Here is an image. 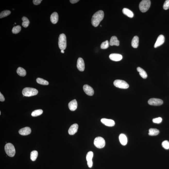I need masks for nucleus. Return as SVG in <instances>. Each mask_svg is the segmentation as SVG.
<instances>
[{"label": "nucleus", "mask_w": 169, "mask_h": 169, "mask_svg": "<svg viewBox=\"0 0 169 169\" xmlns=\"http://www.w3.org/2000/svg\"><path fill=\"white\" fill-rule=\"evenodd\" d=\"M101 122L103 124L108 126H113L115 125V122L112 119H101Z\"/></svg>", "instance_id": "nucleus-12"}, {"label": "nucleus", "mask_w": 169, "mask_h": 169, "mask_svg": "<svg viewBox=\"0 0 169 169\" xmlns=\"http://www.w3.org/2000/svg\"><path fill=\"white\" fill-rule=\"evenodd\" d=\"M58 45L61 50H64L66 49L67 46L66 38L64 33L61 34L59 36Z\"/></svg>", "instance_id": "nucleus-3"}, {"label": "nucleus", "mask_w": 169, "mask_h": 169, "mask_svg": "<svg viewBox=\"0 0 169 169\" xmlns=\"http://www.w3.org/2000/svg\"><path fill=\"white\" fill-rule=\"evenodd\" d=\"M110 46H119V41L118 40L117 37L116 36H112L109 43Z\"/></svg>", "instance_id": "nucleus-17"}, {"label": "nucleus", "mask_w": 169, "mask_h": 169, "mask_svg": "<svg viewBox=\"0 0 169 169\" xmlns=\"http://www.w3.org/2000/svg\"><path fill=\"white\" fill-rule=\"evenodd\" d=\"M93 156H94V153L92 151H90L87 153L86 156V159L87 162L92 160Z\"/></svg>", "instance_id": "nucleus-31"}, {"label": "nucleus", "mask_w": 169, "mask_h": 169, "mask_svg": "<svg viewBox=\"0 0 169 169\" xmlns=\"http://www.w3.org/2000/svg\"><path fill=\"white\" fill-rule=\"evenodd\" d=\"M162 147L164 149H169V142L168 141L165 140L163 142L162 144Z\"/></svg>", "instance_id": "nucleus-33"}, {"label": "nucleus", "mask_w": 169, "mask_h": 169, "mask_svg": "<svg viewBox=\"0 0 169 169\" xmlns=\"http://www.w3.org/2000/svg\"><path fill=\"white\" fill-rule=\"evenodd\" d=\"M11 13V11L9 10H5L3 11L0 14V18L1 19L6 17L10 15Z\"/></svg>", "instance_id": "nucleus-29"}, {"label": "nucleus", "mask_w": 169, "mask_h": 169, "mask_svg": "<svg viewBox=\"0 0 169 169\" xmlns=\"http://www.w3.org/2000/svg\"><path fill=\"white\" fill-rule=\"evenodd\" d=\"M61 52L62 53H64L65 52H64V50H61Z\"/></svg>", "instance_id": "nucleus-40"}, {"label": "nucleus", "mask_w": 169, "mask_h": 169, "mask_svg": "<svg viewBox=\"0 0 169 169\" xmlns=\"http://www.w3.org/2000/svg\"><path fill=\"white\" fill-rule=\"evenodd\" d=\"M42 1V0H33V3L35 5H40Z\"/></svg>", "instance_id": "nucleus-36"}, {"label": "nucleus", "mask_w": 169, "mask_h": 169, "mask_svg": "<svg viewBox=\"0 0 169 169\" xmlns=\"http://www.w3.org/2000/svg\"><path fill=\"white\" fill-rule=\"evenodd\" d=\"M22 20L23 21L22 24L23 27L24 28H27L28 27L30 23L27 17L24 16L22 17Z\"/></svg>", "instance_id": "nucleus-25"}, {"label": "nucleus", "mask_w": 169, "mask_h": 169, "mask_svg": "<svg viewBox=\"0 0 169 169\" xmlns=\"http://www.w3.org/2000/svg\"><path fill=\"white\" fill-rule=\"evenodd\" d=\"M58 18L59 16L57 13L56 12H54L50 16L51 21L53 24H56L58 22Z\"/></svg>", "instance_id": "nucleus-18"}, {"label": "nucleus", "mask_w": 169, "mask_h": 169, "mask_svg": "<svg viewBox=\"0 0 169 169\" xmlns=\"http://www.w3.org/2000/svg\"><path fill=\"white\" fill-rule=\"evenodd\" d=\"M137 70L139 72L140 75L143 79H146L148 77L147 73L144 70L140 67L137 68Z\"/></svg>", "instance_id": "nucleus-22"}, {"label": "nucleus", "mask_w": 169, "mask_h": 169, "mask_svg": "<svg viewBox=\"0 0 169 169\" xmlns=\"http://www.w3.org/2000/svg\"><path fill=\"white\" fill-rule=\"evenodd\" d=\"M104 13L102 11H97L94 14L91 19V23L94 27H97L103 19Z\"/></svg>", "instance_id": "nucleus-1"}, {"label": "nucleus", "mask_w": 169, "mask_h": 169, "mask_svg": "<svg viewBox=\"0 0 169 169\" xmlns=\"http://www.w3.org/2000/svg\"><path fill=\"white\" fill-rule=\"evenodd\" d=\"M119 141L122 145H126L128 142V139L126 136L124 134H121L119 136Z\"/></svg>", "instance_id": "nucleus-19"}, {"label": "nucleus", "mask_w": 169, "mask_h": 169, "mask_svg": "<svg viewBox=\"0 0 169 169\" xmlns=\"http://www.w3.org/2000/svg\"><path fill=\"white\" fill-rule=\"evenodd\" d=\"M38 90L36 89L30 87H26L23 89L22 93L24 96L30 97L37 95L38 94Z\"/></svg>", "instance_id": "nucleus-2"}, {"label": "nucleus", "mask_w": 169, "mask_h": 169, "mask_svg": "<svg viewBox=\"0 0 169 169\" xmlns=\"http://www.w3.org/2000/svg\"><path fill=\"white\" fill-rule=\"evenodd\" d=\"M94 143L97 148H104L105 145V141L102 137H98L95 139Z\"/></svg>", "instance_id": "nucleus-6"}, {"label": "nucleus", "mask_w": 169, "mask_h": 169, "mask_svg": "<svg viewBox=\"0 0 169 169\" xmlns=\"http://www.w3.org/2000/svg\"><path fill=\"white\" fill-rule=\"evenodd\" d=\"M17 72L19 75L21 77H24L27 74L26 70L21 67H19L18 68L17 70Z\"/></svg>", "instance_id": "nucleus-23"}, {"label": "nucleus", "mask_w": 169, "mask_h": 169, "mask_svg": "<svg viewBox=\"0 0 169 169\" xmlns=\"http://www.w3.org/2000/svg\"><path fill=\"white\" fill-rule=\"evenodd\" d=\"M5 150L7 155L10 157H13L15 154V150L14 146L12 144L9 143L5 146Z\"/></svg>", "instance_id": "nucleus-5"}, {"label": "nucleus", "mask_w": 169, "mask_h": 169, "mask_svg": "<svg viewBox=\"0 0 169 169\" xmlns=\"http://www.w3.org/2000/svg\"><path fill=\"white\" fill-rule=\"evenodd\" d=\"M21 30V28L20 26L14 27L12 30V32L14 34H17L20 32Z\"/></svg>", "instance_id": "nucleus-30"}, {"label": "nucleus", "mask_w": 169, "mask_h": 169, "mask_svg": "<svg viewBox=\"0 0 169 169\" xmlns=\"http://www.w3.org/2000/svg\"><path fill=\"white\" fill-rule=\"evenodd\" d=\"M162 121V119L161 117L155 118L153 119V122L154 123L159 124L161 123Z\"/></svg>", "instance_id": "nucleus-34"}, {"label": "nucleus", "mask_w": 169, "mask_h": 169, "mask_svg": "<svg viewBox=\"0 0 169 169\" xmlns=\"http://www.w3.org/2000/svg\"><path fill=\"white\" fill-rule=\"evenodd\" d=\"M1 112H0V115H1Z\"/></svg>", "instance_id": "nucleus-41"}, {"label": "nucleus", "mask_w": 169, "mask_h": 169, "mask_svg": "<svg viewBox=\"0 0 169 169\" xmlns=\"http://www.w3.org/2000/svg\"><path fill=\"white\" fill-rule=\"evenodd\" d=\"M87 165H88L89 167L90 168H91L92 166L93 163L92 160L91 161H90L88 162H87Z\"/></svg>", "instance_id": "nucleus-37"}, {"label": "nucleus", "mask_w": 169, "mask_h": 169, "mask_svg": "<svg viewBox=\"0 0 169 169\" xmlns=\"http://www.w3.org/2000/svg\"><path fill=\"white\" fill-rule=\"evenodd\" d=\"M5 98L3 95L2 94L0 93V101L1 102H4L5 101Z\"/></svg>", "instance_id": "nucleus-38"}, {"label": "nucleus", "mask_w": 169, "mask_h": 169, "mask_svg": "<svg viewBox=\"0 0 169 169\" xmlns=\"http://www.w3.org/2000/svg\"><path fill=\"white\" fill-rule=\"evenodd\" d=\"M138 44H139V38L137 36H134L132 41L131 45L132 47L135 48H136L138 47Z\"/></svg>", "instance_id": "nucleus-21"}, {"label": "nucleus", "mask_w": 169, "mask_h": 169, "mask_svg": "<svg viewBox=\"0 0 169 169\" xmlns=\"http://www.w3.org/2000/svg\"><path fill=\"white\" fill-rule=\"evenodd\" d=\"M83 89L86 94L87 95L92 96L94 95V91L92 88L90 86L85 84L83 87Z\"/></svg>", "instance_id": "nucleus-9"}, {"label": "nucleus", "mask_w": 169, "mask_h": 169, "mask_svg": "<svg viewBox=\"0 0 169 169\" xmlns=\"http://www.w3.org/2000/svg\"><path fill=\"white\" fill-rule=\"evenodd\" d=\"M70 2L72 4H75L78 2L79 0H70Z\"/></svg>", "instance_id": "nucleus-39"}, {"label": "nucleus", "mask_w": 169, "mask_h": 169, "mask_svg": "<svg viewBox=\"0 0 169 169\" xmlns=\"http://www.w3.org/2000/svg\"><path fill=\"white\" fill-rule=\"evenodd\" d=\"M38 156V152L37 151L34 150L31 151L30 154V159L32 161H35L37 158Z\"/></svg>", "instance_id": "nucleus-27"}, {"label": "nucleus", "mask_w": 169, "mask_h": 169, "mask_svg": "<svg viewBox=\"0 0 169 169\" xmlns=\"http://www.w3.org/2000/svg\"><path fill=\"white\" fill-rule=\"evenodd\" d=\"M159 132V131L158 129L151 128L149 129L148 134L151 136H156L158 134Z\"/></svg>", "instance_id": "nucleus-24"}, {"label": "nucleus", "mask_w": 169, "mask_h": 169, "mask_svg": "<svg viewBox=\"0 0 169 169\" xmlns=\"http://www.w3.org/2000/svg\"><path fill=\"white\" fill-rule=\"evenodd\" d=\"M113 84L116 87L123 89H127L129 87V84L127 83L122 80H116L114 82Z\"/></svg>", "instance_id": "nucleus-7"}, {"label": "nucleus", "mask_w": 169, "mask_h": 169, "mask_svg": "<svg viewBox=\"0 0 169 169\" xmlns=\"http://www.w3.org/2000/svg\"><path fill=\"white\" fill-rule=\"evenodd\" d=\"M163 8L165 10H167L169 9V0H166L165 2L164 5H163Z\"/></svg>", "instance_id": "nucleus-35"}, {"label": "nucleus", "mask_w": 169, "mask_h": 169, "mask_svg": "<svg viewBox=\"0 0 169 169\" xmlns=\"http://www.w3.org/2000/svg\"><path fill=\"white\" fill-rule=\"evenodd\" d=\"M43 113V110L41 109H38V110H35L32 113L31 116H33V117H35V116L40 115L42 114Z\"/></svg>", "instance_id": "nucleus-28"}, {"label": "nucleus", "mask_w": 169, "mask_h": 169, "mask_svg": "<svg viewBox=\"0 0 169 169\" xmlns=\"http://www.w3.org/2000/svg\"><path fill=\"white\" fill-rule=\"evenodd\" d=\"M165 41V38L163 35H160L159 36L156 41L155 44L154 45V47L156 48L161 46L164 43Z\"/></svg>", "instance_id": "nucleus-10"}, {"label": "nucleus", "mask_w": 169, "mask_h": 169, "mask_svg": "<svg viewBox=\"0 0 169 169\" xmlns=\"http://www.w3.org/2000/svg\"><path fill=\"white\" fill-rule=\"evenodd\" d=\"M109 42L108 41L106 40L102 43L100 48L102 49H107L109 46Z\"/></svg>", "instance_id": "nucleus-32"}, {"label": "nucleus", "mask_w": 169, "mask_h": 169, "mask_svg": "<svg viewBox=\"0 0 169 169\" xmlns=\"http://www.w3.org/2000/svg\"><path fill=\"white\" fill-rule=\"evenodd\" d=\"M15 24H16V23H15Z\"/></svg>", "instance_id": "nucleus-42"}, {"label": "nucleus", "mask_w": 169, "mask_h": 169, "mask_svg": "<svg viewBox=\"0 0 169 169\" xmlns=\"http://www.w3.org/2000/svg\"><path fill=\"white\" fill-rule=\"evenodd\" d=\"M78 125L75 123L71 125L68 130V133L70 135H73L78 131Z\"/></svg>", "instance_id": "nucleus-15"}, {"label": "nucleus", "mask_w": 169, "mask_h": 169, "mask_svg": "<svg viewBox=\"0 0 169 169\" xmlns=\"http://www.w3.org/2000/svg\"><path fill=\"white\" fill-rule=\"evenodd\" d=\"M77 67L79 70L81 71H84V64L83 60L82 58H79L78 60L77 63Z\"/></svg>", "instance_id": "nucleus-11"}, {"label": "nucleus", "mask_w": 169, "mask_h": 169, "mask_svg": "<svg viewBox=\"0 0 169 169\" xmlns=\"http://www.w3.org/2000/svg\"><path fill=\"white\" fill-rule=\"evenodd\" d=\"M31 129L29 127H26L20 129L19 131V133L20 134L23 136H26L31 133Z\"/></svg>", "instance_id": "nucleus-13"}, {"label": "nucleus", "mask_w": 169, "mask_h": 169, "mask_svg": "<svg viewBox=\"0 0 169 169\" xmlns=\"http://www.w3.org/2000/svg\"><path fill=\"white\" fill-rule=\"evenodd\" d=\"M122 12L125 15L130 18H132L134 16L133 12L128 8H124L122 10Z\"/></svg>", "instance_id": "nucleus-20"}, {"label": "nucleus", "mask_w": 169, "mask_h": 169, "mask_svg": "<svg viewBox=\"0 0 169 169\" xmlns=\"http://www.w3.org/2000/svg\"><path fill=\"white\" fill-rule=\"evenodd\" d=\"M148 104L151 105L158 106L161 105L163 103L162 100L160 99L152 98L148 100Z\"/></svg>", "instance_id": "nucleus-8"}, {"label": "nucleus", "mask_w": 169, "mask_h": 169, "mask_svg": "<svg viewBox=\"0 0 169 169\" xmlns=\"http://www.w3.org/2000/svg\"><path fill=\"white\" fill-rule=\"evenodd\" d=\"M36 81L38 83L42 85H48L49 84V83L47 81L41 78H38L36 79Z\"/></svg>", "instance_id": "nucleus-26"}, {"label": "nucleus", "mask_w": 169, "mask_h": 169, "mask_svg": "<svg viewBox=\"0 0 169 169\" xmlns=\"http://www.w3.org/2000/svg\"><path fill=\"white\" fill-rule=\"evenodd\" d=\"M151 1L149 0H143L140 3L139 8L142 12H146L150 6Z\"/></svg>", "instance_id": "nucleus-4"}, {"label": "nucleus", "mask_w": 169, "mask_h": 169, "mask_svg": "<svg viewBox=\"0 0 169 169\" xmlns=\"http://www.w3.org/2000/svg\"><path fill=\"white\" fill-rule=\"evenodd\" d=\"M78 107V103L76 100L74 99L70 102L68 104L70 110L71 111H73L76 110Z\"/></svg>", "instance_id": "nucleus-16"}, {"label": "nucleus", "mask_w": 169, "mask_h": 169, "mask_svg": "<svg viewBox=\"0 0 169 169\" xmlns=\"http://www.w3.org/2000/svg\"><path fill=\"white\" fill-rule=\"evenodd\" d=\"M109 57L111 60L115 62L120 61L122 60V55L116 53L111 54L109 56Z\"/></svg>", "instance_id": "nucleus-14"}]
</instances>
